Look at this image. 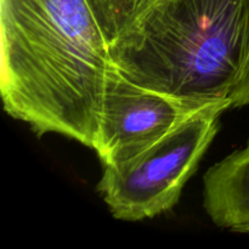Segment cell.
Segmentation results:
<instances>
[{
  "mask_svg": "<svg viewBox=\"0 0 249 249\" xmlns=\"http://www.w3.org/2000/svg\"><path fill=\"white\" fill-rule=\"evenodd\" d=\"M155 0H87L107 41L112 43Z\"/></svg>",
  "mask_w": 249,
  "mask_h": 249,
  "instance_id": "obj_6",
  "label": "cell"
},
{
  "mask_svg": "<svg viewBox=\"0 0 249 249\" xmlns=\"http://www.w3.org/2000/svg\"><path fill=\"white\" fill-rule=\"evenodd\" d=\"M203 206L216 226L249 233V141L207 170Z\"/></svg>",
  "mask_w": 249,
  "mask_h": 249,
  "instance_id": "obj_5",
  "label": "cell"
},
{
  "mask_svg": "<svg viewBox=\"0 0 249 249\" xmlns=\"http://www.w3.org/2000/svg\"><path fill=\"white\" fill-rule=\"evenodd\" d=\"M112 65L87 0H0L2 106L38 135L94 147Z\"/></svg>",
  "mask_w": 249,
  "mask_h": 249,
  "instance_id": "obj_1",
  "label": "cell"
},
{
  "mask_svg": "<svg viewBox=\"0 0 249 249\" xmlns=\"http://www.w3.org/2000/svg\"><path fill=\"white\" fill-rule=\"evenodd\" d=\"M230 107V101L209 105L134 157L104 165L97 191L113 218L140 221L170 211L215 138L219 118Z\"/></svg>",
  "mask_w": 249,
  "mask_h": 249,
  "instance_id": "obj_3",
  "label": "cell"
},
{
  "mask_svg": "<svg viewBox=\"0 0 249 249\" xmlns=\"http://www.w3.org/2000/svg\"><path fill=\"white\" fill-rule=\"evenodd\" d=\"M231 107H243L249 105V50L240 79L230 97Z\"/></svg>",
  "mask_w": 249,
  "mask_h": 249,
  "instance_id": "obj_7",
  "label": "cell"
},
{
  "mask_svg": "<svg viewBox=\"0 0 249 249\" xmlns=\"http://www.w3.org/2000/svg\"><path fill=\"white\" fill-rule=\"evenodd\" d=\"M212 104L215 102L191 101L148 89L129 80L112 65L92 148L102 165L118 164Z\"/></svg>",
  "mask_w": 249,
  "mask_h": 249,
  "instance_id": "obj_4",
  "label": "cell"
},
{
  "mask_svg": "<svg viewBox=\"0 0 249 249\" xmlns=\"http://www.w3.org/2000/svg\"><path fill=\"white\" fill-rule=\"evenodd\" d=\"M108 48L136 84L191 101H230L249 50V0H155Z\"/></svg>",
  "mask_w": 249,
  "mask_h": 249,
  "instance_id": "obj_2",
  "label": "cell"
}]
</instances>
